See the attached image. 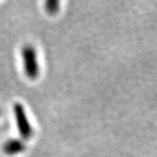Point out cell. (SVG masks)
Masks as SVG:
<instances>
[{
  "label": "cell",
  "instance_id": "5",
  "mask_svg": "<svg viewBox=\"0 0 157 157\" xmlns=\"http://www.w3.org/2000/svg\"><path fill=\"white\" fill-rule=\"evenodd\" d=\"M0 116H1V109H0Z\"/></svg>",
  "mask_w": 157,
  "mask_h": 157
},
{
  "label": "cell",
  "instance_id": "2",
  "mask_svg": "<svg viewBox=\"0 0 157 157\" xmlns=\"http://www.w3.org/2000/svg\"><path fill=\"white\" fill-rule=\"evenodd\" d=\"M13 113L21 137L25 140L29 139L33 134V129L28 119L24 106L21 103H15L13 105Z\"/></svg>",
  "mask_w": 157,
  "mask_h": 157
},
{
  "label": "cell",
  "instance_id": "1",
  "mask_svg": "<svg viewBox=\"0 0 157 157\" xmlns=\"http://www.w3.org/2000/svg\"><path fill=\"white\" fill-rule=\"evenodd\" d=\"M22 58H23L24 70L27 77L30 80L37 78L40 73V68L35 48L30 44H26L22 48Z\"/></svg>",
  "mask_w": 157,
  "mask_h": 157
},
{
  "label": "cell",
  "instance_id": "4",
  "mask_svg": "<svg viewBox=\"0 0 157 157\" xmlns=\"http://www.w3.org/2000/svg\"><path fill=\"white\" fill-rule=\"evenodd\" d=\"M59 1L57 0H48L46 2V10L50 14H54L59 10Z\"/></svg>",
  "mask_w": 157,
  "mask_h": 157
},
{
  "label": "cell",
  "instance_id": "3",
  "mask_svg": "<svg viewBox=\"0 0 157 157\" xmlns=\"http://www.w3.org/2000/svg\"><path fill=\"white\" fill-rule=\"evenodd\" d=\"M2 149L5 154L13 156V155H16V154L23 152L26 149V145L20 139L13 138V139L7 140L3 144Z\"/></svg>",
  "mask_w": 157,
  "mask_h": 157
}]
</instances>
